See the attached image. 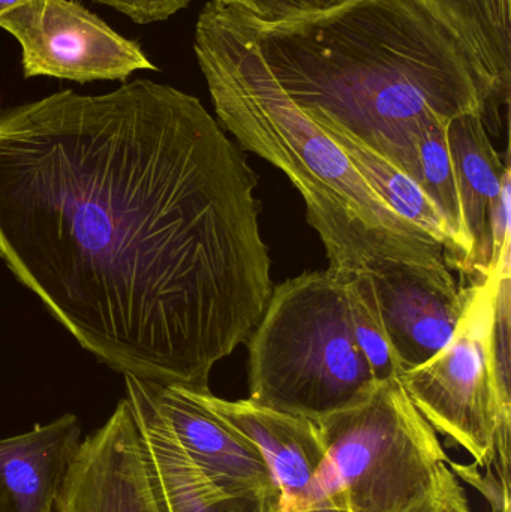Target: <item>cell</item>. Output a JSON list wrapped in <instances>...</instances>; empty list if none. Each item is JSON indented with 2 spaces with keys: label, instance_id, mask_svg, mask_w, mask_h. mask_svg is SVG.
Returning a JSON list of instances; mask_svg holds the SVG:
<instances>
[{
  "label": "cell",
  "instance_id": "1",
  "mask_svg": "<svg viewBox=\"0 0 511 512\" xmlns=\"http://www.w3.org/2000/svg\"><path fill=\"white\" fill-rule=\"evenodd\" d=\"M258 176L200 99L135 80L0 108V259L120 375L209 391L273 291Z\"/></svg>",
  "mask_w": 511,
  "mask_h": 512
},
{
  "label": "cell",
  "instance_id": "2",
  "mask_svg": "<svg viewBox=\"0 0 511 512\" xmlns=\"http://www.w3.org/2000/svg\"><path fill=\"white\" fill-rule=\"evenodd\" d=\"M230 11L294 104L417 183V146L431 123L488 117L467 51L414 0H348L278 23Z\"/></svg>",
  "mask_w": 511,
  "mask_h": 512
},
{
  "label": "cell",
  "instance_id": "3",
  "mask_svg": "<svg viewBox=\"0 0 511 512\" xmlns=\"http://www.w3.org/2000/svg\"><path fill=\"white\" fill-rule=\"evenodd\" d=\"M194 51L218 122L239 147L281 170L300 192L329 270L353 276L396 264L446 267L443 246L402 219L294 104L230 9L204 6Z\"/></svg>",
  "mask_w": 511,
  "mask_h": 512
},
{
  "label": "cell",
  "instance_id": "4",
  "mask_svg": "<svg viewBox=\"0 0 511 512\" xmlns=\"http://www.w3.org/2000/svg\"><path fill=\"white\" fill-rule=\"evenodd\" d=\"M252 402L302 417H323L375 384L351 327L345 276L305 271L273 286L248 339Z\"/></svg>",
  "mask_w": 511,
  "mask_h": 512
},
{
  "label": "cell",
  "instance_id": "5",
  "mask_svg": "<svg viewBox=\"0 0 511 512\" xmlns=\"http://www.w3.org/2000/svg\"><path fill=\"white\" fill-rule=\"evenodd\" d=\"M315 421L324 459L302 512H404L435 489L452 462L399 376Z\"/></svg>",
  "mask_w": 511,
  "mask_h": 512
},
{
  "label": "cell",
  "instance_id": "6",
  "mask_svg": "<svg viewBox=\"0 0 511 512\" xmlns=\"http://www.w3.org/2000/svg\"><path fill=\"white\" fill-rule=\"evenodd\" d=\"M507 256L510 246L489 274L467 286V306L449 345L399 379L437 435L489 474L497 463L498 478L510 490V376L498 369L495 355V300Z\"/></svg>",
  "mask_w": 511,
  "mask_h": 512
},
{
  "label": "cell",
  "instance_id": "7",
  "mask_svg": "<svg viewBox=\"0 0 511 512\" xmlns=\"http://www.w3.org/2000/svg\"><path fill=\"white\" fill-rule=\"evenodd\" d=\"M0 29L21 45L26 78L75 83L125 81L137 71H156L138 42L111 29L74 0H26L0 14Z\"/></svg>",
  "mask_w": 511,
  "mask_h": 512
},
{
  "label": "cell",
  "instance_id": "8",
  "mask_svg": "<svg viewBox=\"0 0 511 512\" xmlns=\"http://www.w3.org/2000/svg\"><path fill=\"white\" fill-rule=\"evenodd\" d=\"M56 512H170L128 400L81 441Z\"/></svg>",
  "mask_w": 511,
  "mask_h": 512
},
{
  "label": "cell",
  "instance_id": "9",
  "mask_svg": "<svg viewBox=\"0 0 511 512\" xmlns=\"http://www.w3.org/2000/svg\"><path fill=\"white\" fill-rule=\"evenodd\" d=\"M402 372L428 363L455 336L467 306L450 267L396 264L369 273Z\"/></svg>",
  "mask_w": 511,
  "mask_h": 512
},
{
  "label": "cell",
  "instance_id": "10",
  "mask_svg": "<svg viewBox=\"0 0 511 512\" xmlns=\"http://www.w3.org/2000/svg\"><path fill=\"white\" fill-rule=\"evenodd\" d=\"M131 379L189 459L216 487L231 495H276L260 451L201 405L189 388Z\"/></svg>",
  "mask_w": 511,
  "mask_h": 512
},
{
  "label": "cell",
  "instance_id": "11",
  "mask_svg": "<svg viewBox=\"0 0 511 512\" xmlns=\"http://www.w3.org/2000/svg\"><path fill=\"white\" fill-rule=\"evenodd\" d=\"M219 420L245 436L263 456L276 489L275 512H302L306 490L324 459L317 421L258 405L191 390Z\"/></svg>",
  "mask_w": 511,
  "mask_h": 512
},
{
  "label": "cell",
  "instance_id": "12",
  "mask_svg": "<svg viewBox=\"0 0 511 512\" xmlns=\"http://www.w3.org/2000/svg\"><path fill=\"white\" fill-rule=\"evenodd\" d=\"M81 441L74 414L0 439V512H56Z\"/></svg>",
  "mask_w": 511,
  "mask_h": 512
},
{
  "label": "cell",
  "instance_id": "13",
  "mask_svg": "<svg viewBox=\"0 0 511 512\" xmlns=\"http://www.w3.org/2000/svg\"><path fill=\"white\" fill-rule=\"evenodd\" d=\"M126 400L143 436L156 483L170 512H275L276 496L231 495L189 459L173 433L125 376Z\"/></svg>",
  "mask_w": 511,
  "mask_h": 512
},
{
  "label": "cell",
  "instance_id": "14",
  "mask_svg": "<svg viewBox=\"0 0 511 512\" xmlns=\"http://www.w3.org/2000/svg\"><path fill=\"white\" fill-rule=\"evenodd\" d=\"M447 134L471 242L470 276H486L492 270L491 210L510 176V165L501 161L480 113L456 117Z\"/></svg>",
  "mask_w": 511,
  "mask_h": 512
},
{
  "label": "cell",
  "instance_id": "15",
  "mask_svg": "<svg viewBox=\"0 0 511 512\" xmlns=\"http://www.w3.org/2000/svg\"><path fill=\"white\" fill-rule=\"evenodd\" d=\"M461 42L488 95V122L500 125L511 95V0H414Z\"/></svg>",
  "mask_w": 511,
  "mask_h": 512
},
{
  "label": "cell",
  "instance_id": "16",
  "mask_svg": "<svg viewBox=\"0 0 511 512\" xmlns=\"http://www.w3.org/2000/svg\"><path fill=\"white\" fill-rule=\"evenodd\" d=\"M318 125V123H317ZM347 153L354 167L371 183L372 188L405 221L440 243L449 267L459 270L461 251L458 240L437 204L422 186L386 158L369 149L351 135L329 125H318Z\"/></svg>",
  "mask_w": 511,
  "mask_h": 512
},
{
  "label": "cell",
  "instance_id": "17",
  "mask_svg": "<svg viewBox=\"0 0 511 512\" xmlns=\"http://www.w3.org/2000/svg\"><path fill=\"white\" fill-rule=\"evenodd\" d=\"M452 120H435L420 137L419 185L437 204L449 222L461 251L459 271L470 274L471 242L465 227L461 194L456 179L455 164L449 146V123Z\"/></svg>",
  "mask_w": 511,
  "mask_h": 512
},
{
  "label": "cell",
  "instance_id": "18",
  "mask_svg": "<svg viewBox=\"0 0 511 512\" xmlns=\"http://www.w3.org/2000/svg\"><path fill=\"white\" fill-rule=\"evenodd\" d=\"M351 327L377 381L398 378L401 364L384 327L371 274L345 276Z\"/></svg>",
  "mask_w": 511,
  "mask_h": 512
},
{
  "label": "cell",
  "instance_id": "19",
  "mask_svg": "<svg viewBox=\"0 0 511 512\" xmlns=\"http://www.w3.org/2000/svg\"><path fill=\"white\" fill-rule=\"evenodd\" d=\"M213 5L234 9L264 23L308 17L342 5L348 0H210Z\"/></svg>",
  "mask_w": 511,
  "mask_h": 512
},
{
  "label": "cell",
  "instance_id": "20",
  "mask_svg": "<svg viewBox=\"0 0 511 512\" xmlns=\"http://www.w3.org/2000/svg\"><path fill=\"white\" fill-rule=\"evenodd\" d=\"M404 512H471V508L467 492L449 466L435 489Z\"/></svg>",
  "mask_w": 511,
  "mask_h": 512
},
{
  "label": "cell",
  "instance_id": "21",
  "mask_svg": "<svg viewBox=\"0 0 511 512\" xmlns=\"http://www.w3.org/2000/svg\"><path fill=\"white\" fill-rule=\"evenodd\" d=\"M122 12L137 24L158 23L188 8L192 0H92Z\"/></svg>",
  "mask_w": 511,
  "mask_h": 512
},
{
  "label": "cell",
  "instance_id": "22",
  "mask_svg": "<svg viewBox=\"0 0 511 512\" xmlns=\"http://www.w3.org/2000/svg\"><path fill=\"white\" fill-rule=\"evenodd\" d=\"M26 0H0V14L9 11V9L15 8V6L21 5Z\"/></svg>",
  "mask_w": 511,
  "mask_h": 512
}]
</instances>
